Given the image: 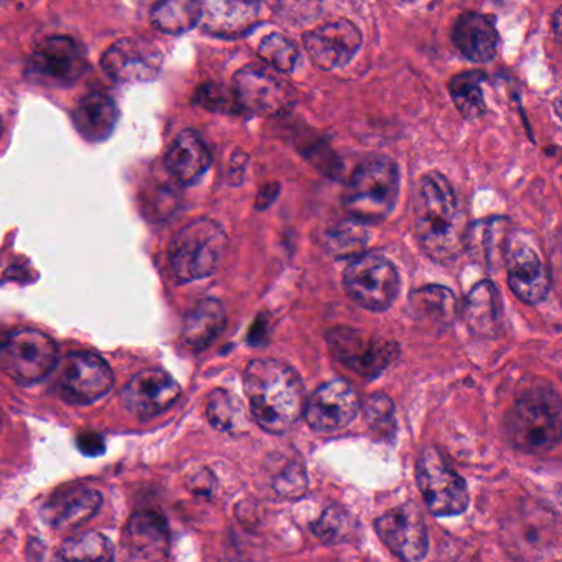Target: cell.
<instances>
[{
  "instance_id": "obj_7",
  "label": "cell",
  "mask_w": 562,
  "mask_h": 562,
  "mask_svg": "<svg viewBox=\"0 0 562 562\" xmlns=\"http://www.w3.org/2000/svg\"><path fill=\"white\" fill-rule=\"evenodd\" d=\"M559 522L544 506L522 505L503 522L506 552L519 562H536L558 544Z\"/></svg>"
},
{
  "instance_id": "obj_18",
  "label": "cell",
  "mask_w": 562,
  "mask_h": 562,
  "mask_svg": "<svg viewBox=\"0 0 562 562\" xmlns=\"http://www.w3.org/2000/svg\"><path fill=\"white\" fill-rule=\"evenodd\" d=\"M360 411L357 391L344 380L322 384L308 403L304 416L308 426L318 432H334L353 423Z\"/></svg>"
},
{
  "instance_id": "obj_19",
  "label": "cell",
  "mask_w": 562,
  "mask_h": 562,
  "mask_svg": "<svg viewBox=\"0 0 562 562\" xmlns=\"http://www.w3.org/2000/svg\"><path fill=\"white\" fill-rule=\"evenodd\" d=\"M180 396V386L162 370H146L131 378L121 391L124 409L137 417H154L173 406Z\"/></svg>"
},
{
  "instance_id": "obj_12",
  "label": "cell",
  "mask_w": 562,
  "mask_h": 562,
  "mask_svg": "<svg viewBox=\"0 0 562 562\" xmlns=\"http://www.w3.org/2000/svg\"><path fill=\"white\" fill-rule=\"evenodd\" d=\"M113 386L114 374L110 364L91 351H74L58 368V393L67 403H97Z\"/></svg>"
},
{
  "instance_id": "obj_35",
  "label": "cell",
  "mask_w": 562,
  "mask_h": 562,
  "mask_svg": "<svg viewBox=\"0 0 562 562\" xmlns=\"http://www.w3.org/2000/svg\"><path fill=\"white\" fill-rule=\"evenodd\" d=\"M258 55L266 65L281 74H292L297 67V47L282 34L266 35L259 44Z\"/></svg>"
},
{
  "instance_id": "obj_37",
  "label": "cell",
  "mask_w": 562,
  "mask_h": 562,
  "mask_svg": "<svg viewBox=\"0 0 562 562\" xmlns=\"http://www.w3.org/2000/svg\"><path fill=\"white\" fill-rule=\"evenodd\" d=\"M364 419L368 426L383 436H391L396 427V417H394V403L386 394L376 393L367 397L363 404Z\"/></svg>"
},
{
  "instance_id": "obj_8",
  "label": "cell",
  "mask_w": 562,
  "mask_h": 562,
  "mask_svg": "<svg viewBox=\"0 0 562 562\" xmlns=\"http://www.w3.org/2000/svg\"><path fill=\"white\" fill-rule=\"evenodd\" d=\"M57 367V345L32 328L12 331L0 341V370L19 384L38 383Z\"/></svg>"
},
{
  "instance_id": "obj_1",
  "label": "cell",
  "mask_w": 562,
  "mask_h": 562,
  "mask_svg": "<svg viewBox=\"0 0 562 562\" xmlns=\"http://www.w3.org/2000/svg\"><path fill=\"white\" fill-rule=\"evenodd\" d=\"M417 241L437 262H449L463 251L465 225L453 187L439 172H427L414 193Z\"/></svg>"
},
{
  "instance_id": "obj_26",
  "label": "cell",
  "mask_w": 562,
  "mask_h": 562,
  "mask_svg": "<svg viewBox=\"0 0 562 562\" xmlns=\"http://www.w3.org/2000/svg\"><path fill=\"white\" fill-rule=\"evenodd\" d=\"M502 295L492 281H480L470 289L463 304V321L479 337H495L502 328Z\"/></svg>"
},
{
  "instance_id": "obj_17",
  "label": "cell",
  "mask_w": 562,
  "mask_h": 562,
  "mask_svg": "<svg viewBox=\"0 0 562 562\" xmlns=\"http://www.w3.org/2000/svg\"><path fill=\"white\" fill-rule=\"evenodd\" d=\"M162 54L156 45L139 38H123L101 58L106 75L120 83H147L159 77Z\"/></svg>"
},
{
  "instance_id": "obj_36",
  "label": "cell",
  "mask_w": 562,
  "mask_h": 562,
  "mask_svg": "<svg viewBox=\"0 0 562 562\" xmlns=\"http://www.w3.org/2000/svg\"><path fill=\"white\" fill-rule=\"evenodd\" d=\"M355 521L350 513L331 506L322 513L321 518L312 525V531L321 541L327 544H338L348 541L353 535Z\"/></svg>"
},
{
  "instance_id": "obj_33",
  "label": "cell",
  "mask_w": 562,
  "mask_h": 562,
  "mask_svg": "<svg viewBox=\"0 0 562 562\" xmlns=\"http://www.w3.org/2000/svg\"><path fill=\"white\" fill-rule=\"evenodd\" d=\"M483 75L479 71H465L456 75L450 81L449 91L457 111L463 120L476 121L485 114L486 104L482 90Z\"/></svg>"
},
{
  "instance_id": "obj_40",
  "label": "cell",
  "mask_w": 562,
  "mask_h": 562,
  "mask_svg": "<svg viewBox=\"0 0 562 562\" xmlns=\"http://www.w3.org/2000/svg\"><path fill=\"white\" fill-rule=\"evenodd\" d=\"M279 192H281L279 183H266L265 187H261L258 192V199H256V210L269 209L278 199Z\"/></svg>"
},
{
  "instance_id": "obj_11",
  "label": "cell",
  "mask_w": 562,
  "mask_h": 562,
  "mask_svg": "<svg viewBox=\"0 0 562 562\" xmlns=\"http://www.w3.org/2000/svg\"><path fill=\"white\" fill-rule=\"evenodd\" d=\"M331 355L364 378H376L396 360L400 348L386 338L371 337L357 328L335 327L327 334Z\"/></svg>"
},
{
  "instance_id": "obj_22",
  "label": "cell",
  "mask_w": 562,
  "mask_h": 562,
  "mask_svg": "<svg viewBox=\"0 0 562 562\" xmlns=\"http://www.w3.org/2000/svg\"><path fill=\"white\" fill-rule=\"evenodd\" d=\"M261 8L256 2H205L200 27L220 38H238L255 29Z\"/></svg>"
},
{
  "instance_id": "obj_42",
  "label": "cell",
  "mask_w": 562,
  "mask_h": 562,
  "mask_svg": "<svg viewBox=\"0 0 562 562\" xmlns=\"http://www.w3.org/2000/svg\"><path fill=\"white\" fill-rule=\"evenodd\" d=\"M0 427H2V411H0Z\"/></svg>"
},
{
  "instance_id": "obj_29",
  "label": "cell",
  "mask_w": 562,
  "mask_h": 562,
  "mask_svg": "<svg viewBox=\"0 0 562 562\" xmlns=\"http://www.w3.org/2000/svg\"><path fill=\"white\" fill-rule=\"evenodd\" d=\"M409 311L417 321L447 327L457 317V299L443 285H424L409 294Z\"/></svg>"
},
{
  "instance_id": "obj_5",
  "label": "cell",
  "mask_w": 562,
  "mask_h": 562,
  "mask_svg": "<svg viewBox=\"0 0 562 562\" xmlns=\"http://www.w3.org/2000/svg\"><path fill=\"white\" fill-rule=\"evenodd\" d=\"M228 248V236L220 223L199 218L183 226L170 245V268L180 284L210 278L218 271Z\"/></svg>"
},
{
  "instance_id": "obj_9",
  "label": "cell",
  "mask_w": 562,
  "mask_h": 562,
  "mask_svg": "<svg viewBox=\"0 0 562 562\" xmlns=\"http://www.w3.org/2000/svg\"><path fill=\"white\" fill-rule=\"evenodd\" d=\"M233 93L243 113L276 117L291 113L295 104V91L291 85L258 65H248L236 71Z\"/></svg>"
},
{
  "instance_id": "obj_41",
  "label": "cell",
  "mask_w": 562,
  "mask_h": 562,
  "mask_svg": "<svg viewBox=\"0 0 562 562\" xmlns=\"http://www.w3.org/2000/svg\"><path fill=\"white\" fill-rule=\"evenodd\" d=\"M78 446L80 450H83L88 456H100L104 452V442L98 434H83L78 439Z\"/></svg>"
},
{
  "instance_id": "obj_10",
  "label": "cell",
  "mask_w": 562,
  "mask_h": 562,
  "mask_svg": "<svg viewBox=\"0 0 562 562\" xmlns=\"http://www.w3.org/2000/svg\"><path fill=\"white\" fill-rule=\"evenodd\" d=\"M417 486L427 508L436 516H456L469 506V490L437 449L427 447L416 465Z\"/></svg>"
},
{
  "instance_id": "obj_43",
  "label": "cell",
  "mask_w": 562,
  "mask_h": 562,
  "mask_svg": "<svg viewBox=\"0 0 562 562\" xmlns=\"http://www.w3.org/2000/svg\"><path fill=\"white\" fill-rule=\"evenodd\" d=\"M0 134H2V123H0Z\"/></svg>"
},
{
  "instance_id": "obj_6",
  "label": "cell",
  "mask_w": 562,
  "mask_h": 562,
  "mask_svg": "<svg viewBox=\"0 0 562 562\" xmlns=\"http://www.w3.org/2000/svg\"><path fill=\"white\" fill-rule=\"evenodd\" d=\"M348 297L371 312H384L396 302L401 278L396 266L378 252H363L348 262L344 271Z\"/></svg>"
},
{
  "instance_id": "obj_31",
  "label": "cell",
  "mask_w": 562,
  "mask_h": 562,
  "mask_svg": "<svg viewBox=\"0 0 562 562\" xmlns=\"http://www.w3.org/2000/svg\"><path fill=\"white\" fill-rule=\"evenodd\" d=\"M202 4L190 0H169L154 5L150 22L157 31L169 35L186 34L200 24Z\"/></svg>"
},
{
  "instance_id": "obj_32",
  "label": "cell",
  "mask_w": 562,
  "mask_h": 562,
  "mask_svg": "<svg viewBox=\"0 0 562 562\" xmlns=\"http://www.w3.org/2000/svg\"><path fill=\"white\" fill-rule=\"evenodd\" d=\"M206 416L210 424L222 432L241 434L249 426L245 404L236 394L226 390H215L210 394Z\"/></svg>"
},
{
  "instance_id": "obj_14",
  "label": "cell",
  "mask_w": 562,
  "mask_h": 562,
  "mask_svg": "<svg viewBox=\"0 0 562 562\" xmlns=\"http://www.w3.org/2000/svg\"><path fill=\"white\" fill-rule=\"evenodd\" d=\"M87 67V58L74 38L54 37L32 52L27 77L47 87H70L83 77Z\"/></svg>"
},
{
  "instance_id": "obj_39",
  "label": "cell",
  "mask_w": 562,
  "mask_h": 562,
  "mask_svg": "<svg viewBox=\"0 0 562 562\" xmlns=\"http://www.w3.org/2000/svg\"><path fill=\"white\" fill-rule=\"evenodd\" d=\"M276 488L284 496H301L307 488L304 469L291 467V469L284 470L276 482Z\"/></svg>"
},
{
  "instance_id": "obj_28",
  "label": "cell",
  "mask_w": 562,
  "mask_h": 562,
  "mask_svg": "<svg viewBox=\"0 0 562 562\" xmlns=\"http://www.w3.org/2000/svg\"><path fill=\"white\" fill-rule=\"evenodd\" d=\"M225 325L226 311L222 302L216 299H203L186 315L180 340L190 350H205L218 338Z\"/></svg>"
},
{
  "instance_id": "obj_16",
  "label": "cell",
  "mask_w": 562,
  "mask_h": 562,
  "mask_svg": "<svg viewBox=\"0 0 562 562\" xmlns=\"http://www.w3.org/2000/svg\"><path fill=\"white\" fill-rule=\"evenodd\" d=\"M378 536L396 558L420 562L429 548L426 522L414 506H397L374 522Z\"/></svg>"
},
{
  "instance_id": "obj_20",
  "label": "cell",
  "mask_w": 562,
  "mask_h": 562,
  "mask_svg": "<svg viewBox=\"0 0 562 562\" xmlns=\"http://www.w3.org/2000/svg\"><path fill=\"white\" fill-rule=\"evenodd\" d=\"M121 546L124 562H162L170 546L166 519L154 512L136 513L124 528Z\"/></svg>"
},
{
  "instance_id": "obj_25",
  "label": "cell",
  "mask_w": 562,
  "mask_h": 562,
  "mask_svg": "<svg viewBox=\"0 0 562 562\" xmlns=\"http://www.w3.org/2000/svg\"><path fill=\"white\" fill-rule=\"evenodd\" d=\"M164 164L177 182L192 186L212 166V154L195 131H183L167 150Z\"/></svg>"
},
{
  "instance_id": "obj_3",
  "label": "cell",
  "mask_w": 562,
  "mask_h": 562,
  "mask_svg": "<svg viewBox=\"0 0 562 562\" xmlns=\"http://www.w3.org/2000/svg\"><path fill=\"white\" fill-rule=\"evenodd\" d=\"M509 442L521 452L542 456L561 442L562 406L552 387H531L513 404L506 416Z\"/></svg>"
},
{
  "instance_id": "obj_30",
  "label": "cell",
  "mask_w": 562,
  "mask_h": 562,
  "mask_svg": "<svg viewBox=\"0 0 562 562\" xmlns=\"http://www.w3.org/2000/svg\"><path fill=\"white\" fill-rule=\"evenodd\" d=\"M52 562H116V554L106 536L90 531L68 538Z\"/></svg>"
},
{
  "instance_id": "obj_21",
  "label": "cell",
  "mask_w": 562,
  "mask_h": 562,
  "mask_svg": "<svg viewBox=\"0 0 562 562\" xmlns=\"http://www.w3.org/2000/svg\"><path fill=\"white\" fill-rule=\"evenodd\" d=\"M103 505V496L90 486H70L45 503L42 515L52 528L68 531L90 521Z\"/></svg>"
},
{
  "instance_id": "obj_13",
  "label": "cell",
  "mask_w": 562,
  "mask_h": 562,
  "mask_svg": "<svg viewBox=\"0 0 562 562\" xmlns=\"http://www.w3.org/2000/svg\"><path fill=\"white\" fill-rule=\"evenodd\" d=\"M505 265L508 268V285L513 294L525 304H541L551 291V274L536 249L535 238L522 233L509 235Z\"/></svg>"
},
{
  "instance_id": "obj_27",
  "label": "cell",
  "mask_w": 562,
  "mask_h": 562,
  "mask_svg": "<svg viewBox=\"0 0 562 562\" xmlns=\"http://www.w3.org/2000/svg\"><path fill=\"white\" fill-rule=\"evenodd\" d=\"M116 103L101 91H91L81 98L74 111V123L78 133L90 143H103L113 134L117 124Z\"/></svg>"
},
{
  "instance_id": "obj_2",
  "label": "cell",
  "mask_w": 562,
  "mask_h": 562,
  "mask_svg": "<svg viewBox=\"0 0 562 562\" xmlns=\"http://www.w3.org/2000/svg\"><path fill=\"white\" fill-rule=\"evenodd\" d=\"M245 393L252 417L268 432L284 434L304 414L301 378L282 361H251L245 371Z\"/></svg>"
},
{
  "instance_id": "obj_34",
  "label": "cell",
  "mask_w": 562,
  "mask_h": 562,
  "mask_svg": "<svg viewBox=\"0 0 562 562\" xmlns=\"http://www.w3.org/2000/svg\"><path fill=\"white\" fill-rule=\"evenodd\" d=\"M368 232L363 223L350 218L331 226L325 236L328 252L335 259H355L367 248Z\"/></svg>"
},
{
  "instance_id": "obj_24",
  "label": "cell",
  "mask_w": 562,
  "mask_h": 562,
  "mask_svg": "<svg viewBox=\"0 0 562 562\" xmlns=\"http://www.w3.org/2000/svg\"><path fill=\"white\" fill-rule=\"evenodd\" d=\"M452 41L457 50L473 64H488L498 52V32L486 15L463 12L453 25Z\"/></svg>"
},
{
  "instance_id": "obj_4",
  "label": "cell",
  "mask_w": 562,
  "mask_h": 562,
  "mask_svg": "<svg viewBox=\"0 0 562 562\" xmlns=\"http://www.w3.org/2000/svg\"><path fill=\"white\" fill-rule=\"evenodd\" d=\"M400 167L390 157L374 156L355 169L347 190L345 209L351 218L363 223H378L393 213L400 199Z\"/></svg>"
},
{
  "instance_id": "obj_15",
  "label": "cell",
  "mask_w": 562,
  "mask_h": 562,
  "mask_svg": "<svg viewBox=\"0 0 562 562\" xmlns=\"http://www.w3.org/2000/svg\"><path fill=\"white\" fill-rule=\"evenodd\" d=\"M363 45L360 29L348 19H335L304 34L312 64L324 71L347 67Z\"/></svg>"
},
{
  "instance_id": "obj_38",
  "label": "cell",
  "mask_w": 562,
  "mask_h": 562,
  "mask_svg": "<svg viewBox=\"0 0 562 562\" xmlns=\"http://www.w3.org/2000/svg\"><path fill=\"white\" fill-rule=\"evenodd\" d=\"M196 103L216 113L241 114L235 93L223 85L209 83L200 88L196 93Z\"/></svg>"
},
{
  "instance_id": "obj_23",
  "label": "cell",
  "mask_w": 562,
  "mask_h": 562,
  "mask_svg": "<svg viewBox=\"0 0 562 562\" xmlns=\"http://www.w3.org/2000/svg\"><path fill=\"white\" fill-rule=\"evenodd\" d=\"M509 241V220L503 216L479 220L467 228L465 245L473 261L488 271L505 265L506 248Z\"/></svg>"
}]
</instances>
